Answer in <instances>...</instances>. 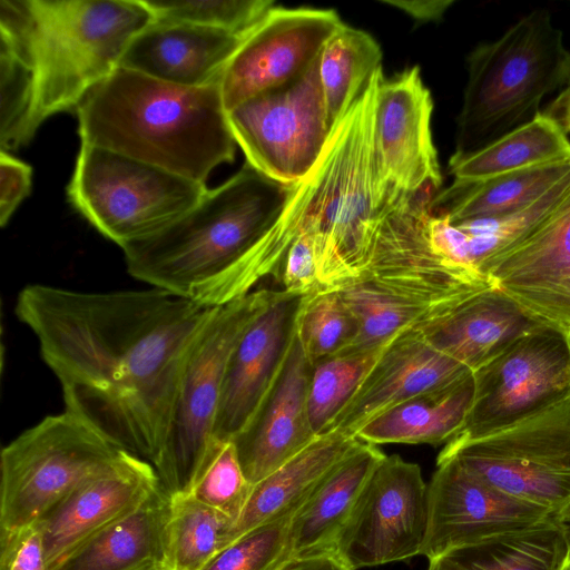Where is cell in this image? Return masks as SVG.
<instances>
[{
	"label": "cell",
	"instance_id": "32",
	"mask_svg": "<svg viewBox=\"0 0 570 570\" xmlns=\"http://www.w3.org/2000/svg\"><path fill=\"white\" fill-rule=\"evenodd\" d=\"M381 48L373 37L346 24L326 42L318 72L332 128L381 68Z\"/></svg>",
	"mask_w": 570,
	"mask_h": 570
},
{
	"label": "cell",
	"instance_id": "40",
	"mask_svg": "<svg viewBox=\"0 0 570 570\" xmlns=\"http://www.w3.org/2000/svg\"><path fill=\"white\" fill-rule=\"evenodd\" d=\"M283 291L306 295L321 287L317 276L315 245L309 234H301L289 245L281 269Z\"/></svg>",
	"mask_w": 570,
	"mask_h": 570
},
{
	"label": "cell",
	"instance_id": "6",
	"mask_svg": "<svg viewBox=\"0 0 570 570\" xmlns=\"http://www.w3.org/2000/svg\"><path fill=\"white\" fill-rule=\"evenodd\" d=\"M455 153L471 155L541 112L542 99L570 83V50L546 9H535L468 58Z\"/></svg>",
	"mask_w": 570,
	"mask_h": 570
},
{
	"label": "cell",
	"instance_id": "33",
	"mask_svg": "<svg viewBox=\"0 0 570 570\" xmlns=\"http://www.w3.org/2000/svg\"><path fill=\"white\" fill-rule=\"evenodd\" d=\"M234 521L190 494L170 495L164 570H202L230 543Z\"/></svg>",
	"mask_w": 570,
	"mask_h": 570
},
{
	"label": "cell",
	"instance_id": "7",
	"mask_svg": "<svg viewBox=\"0 0 570 570\" xmlns=\"http://www.w3.org/2000/svg\"><path fill=\"white\" fill-rule=\"evenodd\" d=\"M278 293L259 288L215 307L197 335L183 371L166 443L154 464L169 495L189 492L219 442L214 432L228 358L246 328Z\"/></svg>",
	"mask_w": 570,
	"mask_h": 570
},
{
	"label": "cell",
	"instance_id": "29",
	"mask_svg": "<svg viewBox=\"0 0 570 570\" xmlns=\"http://www.w3.org/2000/svg\"><path fill=\"white\" fill-rule=\"evenodd\" d=\"M570 173V158L537 165L475 183L453 181L431 203V215L451 223L494 217L527 207Z\"/></svg>",
	"mask_w": 570,
	"mask_h": 570
},
{
	"label": "cell",
	"instance_id": "30",
	"mask_svg": "<svg viewBox=\"0 0 570 570\" xmlns=\"http://www.w3.org/2000/svg\"><path fill=\"white\" fill-rule=\"evenodd\" d=\"M570 158V139L542 111L478 151L450 159L455 181L475 183L523 168Z\"/></svg>",
	"mask_w": 570,
	"mask_h": 570
},
{
	"label": "cell",
	"instance_id": "13",
	"mask_svg": "<svg viewBox=\"0 0 570 570\" xmlns=\"http://www.w3.org/2000/svg\"><path fill=\"white\" fill-rule=\"evenodd\" d=\"M429 523L428 484L419 464L385 455L371 475L335 551L352 569L421 554Z\"/></svg>",
	"mask_w": 570,
	"mask_h": 570
},
{
	"label": "cell",
	"instance_id": "8",
	"mask_svg": "<svg viewBox=\"0 0 570 570\" xmlns=\"http://www.w3.org/2000/svg\"><path fill=\"white\" fill-rule=\"evenodd\" d=\"M126 453L67 410L43 417L1 451L0 530L35 524Z\"/></svg>",
	"mask_w": 570,
	"mask_h": 570
},
{
	"label": "cell",
	"instance_id": "2",
	"mask_svg": "<svg viewBox=\"0 0 570 570\" xmlns=\"http://www.w3.org/2000/svg\"><path fill=\"white\" fill-rule=\"evenodd\" d=\"M382 69L333 127L314 168L292 184L285 206L255 250L261 281L279 278L285 254L301 234L313 237L321 287L340 289L367 266L382 235L435 194L384 187L375 161V100Z\"/></svg>",
	"mask_w": 570,
	"mask_h": 570
},
{
	"label": "cell",
	"instance_id": "45",
	"mask_svg": "<svg viewBox=\"0 0 570 570\" xmlns=\"http://www.w3.org/2000/svg\"><path fill=\"white\" fill-rule=\"evenodd\" d=\"M563 520L564 522L567 523V525L569 527L570 529V507L568 508V510L566 511L564 515H563Z\"/></svg>",
	"mask_w": 570,
	"mask_h": 570
},
{
	"label": "cell",
	"instance_id": "27",
	"mask_svg": "<svg viewBox=\"0 0 570 570\" xmlns=\"http://www.w3.org/2000/svg\"><path fill=\"white\" fill-rule=\"evenodd\" d=\"M474 396V376L421 393L381 413L356 438L380 445L446 444L463 426Z\"/></svg>",
	"mask_w": 570,
	"mask_h": 570
},
{
	"label": "cell",
	"instance_id": "42",
	"mask_svg": "<svg viewBox=\"0 0 570 570\" xmlns=\"http://www.w3.org/2000/svg\"><path fill=\"white\" fill-rule=\"evenodd\" d=\"M283 570H352L335 550L293 558Z\"/></svg>",
	"mask_w": 570,
	"mask_h": 570
},
{
	"label": "cell",
	"instance_id": "36",
	"mask_svg": "<svg viewBox=\"0 0 570 570\" xmlns=\"http://www.w3.org/2000/svg\"><path fill=\"white\" fill-rule=\"evenodd\" d=\"M154 20L183 22L226 30L249 32L274 7L269 0H142Z\"/></svg>",
	"mask_w": 570,
	"mask_h": 570
},
{
	"label": "cell",
	"instance_id": "16",
	"mask_svg": "<svg viewBox=\"0 0 570 570\" xmlns=\"http://www.w3.org/2000/svg\"><path fill=\"white\" fill-rule=\"evenodd\" d=\"M480 272L539 324L570 335V193L518 243Z\"/></svg>",
	"mask_w": 570,
	"mask_h": 570
},
{
	"label": "cell",
	"instance_id": "37",
	"mask_svg": "<svg viewBox=\"0 0 570 570\" xmlns=\"http://www.w3.org/2000/svg\"><path fill=\"white\" fill-rule=\"evenodd\" d=\"M252 489L253 485L242 469L235 444L229 441L215 445L198 471L188 494L226 514L235 524Z\"/></svg>",
	"mask_w": 570,
	"mask_h": 570
},
{
	"label": "cell",
	"instance_id": "41",
	"mask_svg": "<svg viewBox=\"0 0 570 570\" xmlns=\"http://www.w3.org/2000/svg\"><path fill=\"white\" fill-rule=\"evenodd\" d=\"M32 169L7 151L0 150V225L6 226L29 194Z\"/></svg>",
	"mask_w": 570,
	"mask_h": 570
},
{
	"label": "cell",
	"instance_id": "39",
	"mask_svg": "<svg viewBox=\"0 0 570 570\" xmlns=\"http://www.w3.org/2000/svg\"><path fill=\"white\" fill-rule=\"evenodd\" d=\"M0 570H50L37 522L14 530H0Z\"/></svg>",
	"mask_w": 570,
	"mask_h": 570
},
{
	"label": "cell",
	"instance_id": "44",
	"mask_svg": "<svg viewBox=\"0 0 570 570\" xmlns=\"http://www.w3.org/2000/svg\"><path fill=\"white\" fill-rule=\"evenodd\" d=\"M400 8H404L407 13L416 19L431 20L440 18L446 8L452 3L451 1H424L423 9L415 7L412 2H390Z\"/></svg>",
	"mask_w": 570,
	"mask_h": 570
},
{
	"label": "cell",
	"instance_id": "11",
	"mask_svg": "<svg viewBox=\"0 0 570 570\" xmlns=\"http://www.w3.org/2000/svg\"><path fill=\"white\" fill-rule=\"evenodd\" d=\"M318 61L320 57L293 80L227 111L246 163L285 185L296 184L314 168L333 129Z\"/></svg>",
	"mask_w": 570,
	"mask_h": 570
},
{
	"label": "cell",
	"instance_id": "18",
	"mask_svg": "<svg viewBox=\"0 0 570 570\" xmlns=\"http://www.w3.org/2000/svg\"><path fill=\"white\" fill-rule=\"evenodd\" d=\"M301 302L302 295L281 289L235 345L222 386L216 441H234L264 403L292 345Z\"/></svg>",
	"mask_w": 570,
	"mask_h": 570
},
{
	"label": "cell",
	"instance_id": "10",
	"mask_svg": "<svg viewBox=\"0 0 570 570\" xmlns=\"http://www.w3.org/2000/svg\"><path fill=\"white\" fill-rule=\"evenodd\" d=\"M472 474L521 501L563 518L570 507V395L485 435L444 444Z\"/></svg>",
	"mask_w": 570,
	"mask_h": 570
},
{
	"label": "cell",
	"instance_id": "15",
	"mask_svg": "<svg viewBox=\"0 0 570 570\" xmlns=\"http://www.w3.org/2000/svg\"><path fill=\"white\" fill-rule=\"evenodd\" d=\"M428 497L429 523L421 554L429 561L489 537L562 518L491 487L453 458L436 460Z\"/></svg>",
	"mask_w": 570,
	"mask_h": 570
},
{
	"label": "cell",
	"instance_id": "1",
	"mask_svg": "<svg viewBox=\"0 0 570 570\" xmlns=\"http://www.w3.org/2000/svg\"><path fill=\"white\" fill-rule=\"evenodd\" d=\"M215 307L166 291H20L14 312L57 377L65 410L127 452L158 460L189 351Z\"/></svg>",
	"mask_w": 570,
	"mask_h": 570
},
{
	"label": "cell",
	"instance_id": "43",
	"mask_svg": "<svg viewBox=\"0 0 570 570\" xmlns=\"http://www.w3.org/2000/svg\"><path fill=\"white\" fill-rule=\"evenodd\" d=\"M542 112L552 119L566 135L570 134V83Z\"/></svg>",
	"mask_w": 570,
	"mask_h": 570
},
{
	"label": "cell",
	"instance_id": "22",
	"mask_svg": "<svg viewBox=\"0 0 570 570\" xmlns=\"http://www.w3.org/2000/svg\"><path fill=\"white\" fill-rule=\"evenodd\" d=\"M246 35L154 20L129 42L119 67L181 87L216 85Z\"/></svg>",
	"mask_w": 570,
	"mask_h": 570
},
{
	"label": "cell",
	"instance_id": "3",
	"mask_svg": "<svg viewBox=\"0 0 570 570\" xmlns=\"http://www.w3.org/2000/svg\"><path fill=\"white\" fill-rule=\"evenodd\" d=\"M291 186L245 163L165 229L122 247L127 272L207 307L246 296L253 292L254 250L282 213Z\"/></svg>",
	"mask_w": 570,
	"mask_h": 570
},
{
	"label": "cell",
	"instance_id": "14",
	"mask_svg": "<svg viewBox=\"0 0 570 570\" xmlns=\"http://www.w3.org/2000/svg\"><path fill=\"white\" fill-rule=\"evenodd\" d=\"M343 24L331 9L273 7L244 37L223 73L226 112L303 73Z\"/></svg>",
	"mask_w": 570,
	"mask_h": 570
},
{
	"label": "cell",
	"instance_id": "31",
	"mask_svg": "<svg viewBox=\"0 0 570 570\" xmlns=\"http://www.w3.org/2000/svg\"><path fill=\"white\" fill-rule=\"evenodd\" d=\"M337 291L357 324L356 338L348 350L385 345L404 332L421 330L451 313L368 282L355 281Z\"/></svg>",
	"mask_w": 570,
	"mask_h": 570
},
{
	"label": "cell",
	"instance_id": "25",
	"mask_svg": "<svg viewBox=\"0 0 570 570\" xmlns=\"http://www.w3.org/2000/svg\"><path fill=\"white\" fill-rule=\"evenodd\" d=\"M385 455L377 445L362 442L321 482L291 518L294 558L335 550L340 533Z\"/></svg>",
	"mask_w": 570,
	"mask_h": 570
},
{
	"label": "cell",
	"instance_id": "26",
	"mask_svg": "<svg viewBox=\"0 0 570 570\" xmlns=\"http://www.w3.org/2000/svg\"><path fill=\"white\" fill-rule=\"evenodd\" d=\"M170 495L159 485L132 513L80 544L52 570H164Z\"/></svg>",
	"mask_w": 570,
	"mask_h": 570
},
{
	"label": "cell",
	"instance_id": "9",
	"mask_svg": "<svg viewBox=\"0 0 570 570\" xmlns=\"http://www.w3.org/2000/svg\"><path fill=\"white\" fill-rule=\"evenodd\" d=\"M207 190L203 183L81 144L67 195L88 223L122 248L165 229Z\"/></svg>",
	"mask_w": 570,
	"mask_h": 570
},
{
	"label": "cell",
	"instance_id": "19",
	"mask_svg": "<svg viewBox=\"0 0 570 570\" xmlns=\"http://www.w3.org/2000/svg\"><path fill=\"white\" fill-rule=\"evenodd\" d=\"M159 485L154 465L128 452L76 488L37 522L50 570L88 539L137 510Z\"/></svg>",
	"mask_w": 570,
	"mask_h": 570
},
{
	"label": "cell",
	"instance_id": "28",
	"mask_svg": "<svg viewBox=\"0 0 570 570\" xmlns=\"http://www.w3.org/2000/svg\"><path fill=\"white\" fill-rule=\"evenodd\" d=\"M428 570H570V529L562 518L453 549Z\"/></svg>",
	"mask_w": 570,
	"mask_h": 570
},
{
	"label": "cell",
	"instance_id": "23",
	"mask_svg": "<svg viewBox=\"0 0 570 570\" xmlns=\"http://www.w3.org/2000/svg\"><path fill=\"white\" fill-rule=\"evenodd\" d=\"M540 326L508 295L492 287L419 331L434 347L474 373Z\"/></svg>",
	"mask_w": 570,
	"mask_h": 570
},
{
	"label": "cell",
	"instance_id": "38",
	"mask_svg": "<svg viewBox=\"0 0 570 570\" xmlns=\"http://www.w3.org/2000/svg\"><path fill=\"white\" fill-rule=\"evenodd\" d=\"M284 518L244 534L202 570H283L294 558L289 541V521Z\"/></svg>",
	"mask_w": 570,
	"mask_h": 570
},
{
	"label": "cell",
	"instance_id": "5",
	"mask_svg": "<svg viewBox=\"0 0 570 570\" xmlns=\"http://www.w3.org/2000/svg\"><path fill=\"white\" fill-rule=\"evenodd\" d=\"M153 21L142 0H0V51L29 71L33 130L77 109Z\"/></svg>",
	"mask_w": 570,
	"mask_h": 570
},
{
	"label": "cell",
	"instance_id": "17",
	"mask_svg": "<svg viewBox=\"0 0 570 570\" xmlns=\"http://www.w3.org/2000/svg\"><path fill=\"white\" fill-rule=\"evenodd\" d=\"M433 102L420 68L381 77L375 100L374 148L381 183L415 195L435 194L442 175L431 134Z\"/></svg>",
	"mask_w": 570,
	"mask_h": 570
},
{
	"label": "cell",
	"instance_id": "4",
	"mask_svg": "<svg viewBox=\"0 0 570 570\" xmlns=\"http://www.w3.org/2000/svg\"><path fill=\"white\" fill-rule=\"evenodd\" d=\"M81 144L205 184L234 160L219 83L190 88L118 67L76 109Z\"/></svg>",
	"mask_w": 570,
	"mask_h": 570
},
{
	"label": "cell",
	"instance_id": "12",
	"mask_svg": "<svg viewBox=\"0 0 570 570\" xmlns=\"http://www.w3.org/2000/svg\"><path fill=\"white\" fill-rule=\"evenodd\" d=\"M473 376L471 409L451 441L498 431L570 395V335L540 326Z\"/></svg>",
	"mask_w": 570,
	"mask_h": 570
},
{
	"label": "cell",
	"instance_id": "24",
	"mask_svg": "<svg viewBox=\"0 0 570 570\" xmlns=\"http://www.w3.org/2000/svg\"><path fill=\"white\" fill-rule=\"evenodd\" d=\"M361 443L356 436L338 430L316 436L281 468L253 485L247 503L232 528L230 543L258 527L292 517Z\"/></svg>",
	"mask_w": 570,
	"mask_h": 570
},
{
	"label": "cell",
	"instance_id": "20",
	"mask_svg": "<svg viewBox=\"0 0 570 570\" xmlns=\"http://www.w3.org/2000/svg\"><path fill=\"white\" fill-rule=\"evenodd\" d=\"M471 374L470 368L434 347L421 331L404 332L389 344L331 430L355 436L386 410Z\"/></svg>",
	"mask_w": 570,
	"mask_h": 570
},
{
	"label": "cell",
	"instance_id": "21",
	"mask_svg": "<svg viewBox=\"0 0 570 570\" xmlns=\"http://www.w3.org/2000/svg\"><path fill=\"white\" fill-rule=\"evenodd\" d=\"M312 370L295 332L274 386L247 428L233 441L252 485L267 478L316 438L307 412Z\"/></svg>",
	"mask_w": 570,
	"mask_h": 570
},
{
	"label": "cell",
	"instance_id": "35",
	"mask_svg": "<svg viewBox=\"0 0 570 570\" xmlns=\"http://www.w3.org/2000/svg\"><path fill=\"white\" fill-rule=\"evenodd\" d=\"M295 332L314 365L348 350L356 338L357 324L337 289L318 287L302 296Z\"/></svg>",
	"mask_w": 570,
	"mask_h": 570
},
{
	"label": "cell",
	"instance_id": "34",
	"mask_svg": "<svg viewBox=\"0 0 570 570\" xmlns=\"http://www.w3.org/2000/svg\"><path fill=\"white\" fill-rule=\"evenodd\" d=\"M391 342L371 350L344 351L313 365L307 412L311 428L316 436L331 430L336 417Z\"/></svg>",
	"mask_w": 570,
	"mask_h": 570
}]
</instances>
